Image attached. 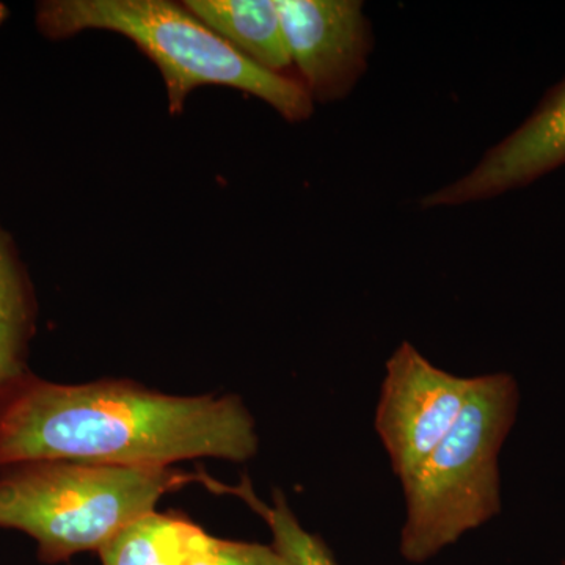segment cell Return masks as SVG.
Segmentation results:
<instances>
[{
  "label": "cell",
  "instance_id": "10",
  "mask_svg": "<svg viewBox=\"0 0 565 565\" xmlns=\"http://www.w3.org/2000/svg\"><path fill=\"white\" fill-rule=\"evenodd\" d=\"M206 531L181 512L151 511L99 550L103 565H185Z\"/></svg>",
  "mask_w": 565,
  "mask_h": 565
},
{
  "label": "cell",
  "instance_id": "8",
  "mask_svg": "<svg viewBox=\"0 0 565 565\" xmlns=\"http://www.w3.org/2000/svg\"><path fill=\"white\" fill-rule=\"evenodd\" d=\"M182 3L245 58L270 73L289 76L292 61L277 0H184Z\"/></svg>",
  "mask_w": 565,
  "mask_h": 565
},
{
  "label": "cell",
  "instance_id": "9",
  "mask_svg": "<svg viewBox=\"0 0 565 565\" xmlns=\"http://www.w3.org/2000/svg\"><path fill=\"white\" fill-rule=\"evenodd\" d=\"M36 315L31 275L13 236L0 223V396L32 373L28 359Z\"/></svg>",
  "mask_w": 565,
  "mask_h": 565
},
{
  "label": "cell",
  "instance_id": "7",
  "mask_svg": "<svg viewBox=\"0 0 565 565\" xmlns=\"http://www.w3.org/2000/svg\"><path fill=\"white\" fill-rule=\"evenodd\" d=\"M565 163V81L546 93L522 126L467 174L422 199L423 210L462 206L531 184Z\"/></svg>",
  "mask_w": 565,
  "mask_h": 565
},
{
  "label": "cell",
  "instance_id": "11",
  "mask_svg": "<svg viewBox=\"0 0 565 565\" xmlns=\"http://www.w3.org/2000/svg\"><path fill=\"white\" fill-rule=\"evenodd\" d=\"M185 565H288L273 545L226 541L206 534Z\"/></svg>",
  "mask_w": 565,
  "mask_h": 565
},
{
  "label": "cell",
  "instance_id": "6",
  "mask_svg": "<svg viewBox=\"0 0 565 565\" xmlns=\"http://www.w3.org/2000/svg\"><path fill=\"white\" fill-rule=\"evenodd\" d=\"M300 84L315 103L351 95L367 70L374 35L360 0H277Z\"/></svg>",
  "mask_w": 565,
  "mask_h": 565
},
{
  "label": "cell",
  "instance_id": "3",
  "mask_svg": "<svg viewBox=\"0 0 565 565\" xmlns=\"http://www.w3.org/2000/svg\"><path fill=\"white\" fill-rule=\"evenodd\" d=\"M192 476L172 467L32 460L0 468V527L28 534L44 564L103 548Z\"/></svg>",
  "mask_w": 565,
  "mask_h": 565
},
{
  "label": "cell",
  "instance_id": "1",
  "mask_svg": "<svg viewBox=\"0 0 565 565\" xmlns=\"http://www.w3.org/2000/svg\"><path fill=\"white\" fill-rule=\"evenodd\" d=\"M255 419L233 394L178 396L128 379L55 384L31 373L0 396V468L32 460L172 467L247 462Z\"/></svg>",
  "mask_w": 565,
  "mask_h": 565
},
{
  "label": "cell",
  "instance_id": "5",
  "mask_svg": "<svg viewBox=\"0 0 565 565\" xmlns=\"http://www.w3.org/2000/svg\"><path fill=\"white\" fill-rule=\"evenodd\" d=\"M475 379L446 373L407 341L390 356L375 430L401 482L452 429L470 401Z\"/></svg>",
  "mask_w": 565,
  "mask_h": 565
},
{
  "label": "cell",
  "instance_id": "4",
  "mask_svg": "<svg viewBox=\"0 0 565 565\" xmlns=\"http://www.w3.org/2000/svg\"><path fill=\"white\" fill-rule=\"evenodd\" d=\"M516 408L512 375H479L452 429L401 482L407 503L401 553L408 563L430 559L500 512L498 455Z\"/></svg>",
  "mask_w": 565,
  "mask_h": 565
},
{
  "label": "cell",
  "instance_id": "2",
  "mask_svg": "<svg viewBox=\"0 0 565 565\" xmlns=\"http://www.w3.org/2000/svg\"><path fill=\"white\" fill-rule=\"evenodd\" d=\"M35 25L47 40L85 31L120 33L161 71L170 114L184 109L203 85L248 93L269 104L286 121H307L315 102L299 79L270 73L245 58L212 32L184 3L170 0H43Z\"/></svg>",
  "mask_w": 565,
  "mask_h": 565
}]
</instances>
